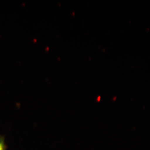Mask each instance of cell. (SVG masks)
<instances>
[{"instance_id":"cell-1","label":"cell","mask_w":150,"mask_h":150,"mask_svg":"<svg viewBox=\"0 0 150 150\" xmlns=\"http://www.w3.org/2000/svg\"><path fill=\"white\" fill-rule=\"evenodd\" d=\"M6 145L5 142L4 137L2 136H0V150H6Z\"/></svg>"}]
</instances>
